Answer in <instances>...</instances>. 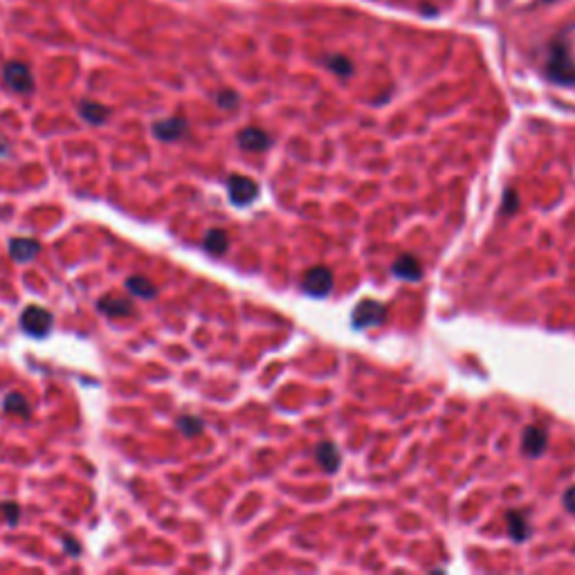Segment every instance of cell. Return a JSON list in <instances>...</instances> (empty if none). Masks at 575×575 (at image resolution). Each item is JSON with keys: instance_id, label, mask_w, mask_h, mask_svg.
Here are the masks:
<instances>
[{"instance_id": "obj_14", "label": "cell", "mask_w": 575, "mask_h": 575, "mask_svg": "<svg viewBox=\"0 0 575 575\" xmlns=\"http://www.w3.org/2000/svg\"><path fill=\"white\" fill-rule=\"evenodd\" d=\"M126 290L135 296H142V299H153L158 294V288L147 276H129L126 279Z\"/></svg>"}, {"instance_id": "obj_4", "label": "cell", "mask_w": 575, "mask_h": 575, "mask_svg": "<svg viewBox=\"0 0 575 575\" xmlns=\"http://www.w3.org/2000/svg\"><path fill=\"white\" fill-rule=\"evenodd\" d=\"M332 288V274L328 267H314L303 276V292L312 296H326Z\"/></svg>"}, {"instance_id": "obj_16", "label": "cell", "mask_w": 575, "mask_h": 575, "mask_svg": "<svg viewBox=\"0 0 575 575\" xmlns=\"http://www.w3.org/2000/svg\"><path fill=\"white\" fill-rule=\"evenodd\" d=\"M508 519V533L512 539H517V542H524V539L528 537V524H526V517L521 515V512L517 510H512L506 515Z\"/></svg>"}, {"instance_id": "obj_3", "label": "cell", "mask_w": 575, "mask_h": 575, "mask_svg": "<svg viewBox=\"0 0 575 575\" xmlns=\"http://www.w3.org/2000/svg\"><path fill=\"white\" fill-rule=\"evenodd\" d=\"M3 79L5 84L14 90V93H21V95H30L34 90V77L30 68L25 66L21 61H12L7 63L3 68Z\"/></svg>"}, {"instance_id": "obj_1", "label": "cell", "mask_w": 575, "mask_h": 575, "mask_svg": "<svg viewBox=\"0 0 575 575\" xmlns=\"http://www.w3.org/2000/svg\"><path fill=\"white\" fill-rule=\"evenodd\" d=\"M21 328L30 337L43 339L52 330V312L41 308V305H27L21 312Z\"/></svg>"}, {"instance_id": "obj_9", "label": "cell", "mask_w": 575, "mask_h": 575, "mask_svg": "<svg viewBox=\"0 0 575 575\" xmlns=\"http://www.w3.org/2000/svg\"><path fill=\"white\" fill-rule=\"evenodd\" d=\"M270 144H272V138L261 129H245L238 133V147L245 151L258 153V151H265Z\"/></svg>"}, {"instance_id": "obj_6", "label": "cell", "mask_w": 575, "mask_h": 575, "mask_svg": "<svg viewBox=\"0 0 575 575\" xmlns=\"http://www.w3.org/2000/svg\"><path fill=\"white\" fill-rule=\"evenodd\" d=\"M97 310L108 314V317H129V314L135 312V305L131 299H126V296L106 294L97 301Z\"/></svg>"}, {"instance_id": "obj_19", "label": "cell", "mask_w": 575, "mask_h": 575, "mask_svg": "<svg viewBox=\"0 0 575 575\" xmlns=\"http://www.w3.org/2000/svg\"><path fill=\"white\" fill-rule=\"evenodd\" d=\"M326 66H328L332 72H337V75H341V77H348L350 72H353V63H350L348 59H344V57H328V59H326Z\"/></svg>"}, {"instance_id": "obj_20", "label": "cell", "mask_w": 575, "mask_h": 575, "mask_svg": "<svg viewBox=\"0 0 575 575\" xmlns=\"http://www.w3.org/2000/svg\"><path fill=\"white\" fill-rule=\"evenodd\" d=\"M216 104L225 108V111H232V108L238 106V95L232 93V90H223V93L216 95Z\"/></svg>"}, {"instance_id": "obj_15", "label": "cell", "mask_w": 575, "mask_h": 575, "mask_svg": "<svg viewBox=\"0 0 575 575\" xmlns=\"http://www.w3.org/2000/svg\"><path fill=\"white\" fill-rule=\"evenodd\" d=\"M5 411L7 413H16V416H23V418H30L32 413V404L27 402V398L23 393L12 391L5 398Z\"/></svg>"}, {"instance_id": "obj_2", "label": "cell", "mask_w": 575, "mask_h": 575, "mask_svg": "<svg viewBox=\"0 0 575 575\" xmlns=\"http://www.w3.org/2000/svg\"><path fill=\"white\" fill-rule=\"evenodd\" d=\"M227 194H229V200L236 205V207H245L249 202L256 200L258 196V185L254 182L252 178L247 176H238L234 173L227 180Z\"/></svg>"}, {"instance_id": "obj_8", "label": "cell", "mask_w": 575, "mask_h": 575, "mask_svg": "<svg viewBox=\"0 0 575 575\" xmlns=\"http://www.w3.org/2000/svg\"><path fill=\"white\" fill-rule=\"evenodd\" d=\"M41 252V243L34 238H12L9 241V254L18 263H30Z\"/></svg>"}, {"instance_id": "obj_11", "label": "cell", "mask_w": 575, "mask_h": 575, "mask_svg": "<svg viewBox=\"0 0 575 575\" xmlns=\"http://www.w3.org/2000/svg\"><path fill=\"white\" fill-rule=\"evenodd\" d=\"M546 447V434L539 427H528L524 431V438H521V449L528 456H539Z\"/></svg>"}, {"instance_id": "obj_7", "label": "cell", "mask_w": 575, "mask_h": 575, "mask_svg": "<svg viewBox=\"0 0 575 575\" xmlns=\"http://www.w3.org/2000/svg\"><path fill=\"white\" fill-rule=\"evenodd\" d=\"M384 319V305L377 301H362L353 312V323L355 328L364 326H375Z\"/></svg>"}, {"instance_id": "obj_23", "label": "cell", "mask_w": 575, "mask_h": 575, "mask_svg": "<svg viewBox=\"0 0 575 575\" xmlns=\"http://www.w3.org/2000/svg\"><path fill=\"white\" fill-rule=\"evenodd\" d=\"M517 207H519V198H517V194H510V191H508V194H506V205H503V211H510V209L515 211Z\"/></svg>"}, {"instance_id": "obj_17", "label": "cell", "mask_w": 575, "mask_h": 575, "mask_svg": "<svg viewBox=\"0 0 575 575\" xmlns=\"http://www.w3.org/2000/svg\"><path fill=\"white\" fill-rule=\"evenodd\" d=\"M229 247V238L223 229H209L205 236V249L211 252V254H223L225 249Z\"/></svg>"}, {"instance_id": "obj_24", "label": "cell", "mask_w": 575, "mask_h": 575, "mask_svg": "<svg viewBox=\"0 0 575 575\" xmlns=\"http://www.w3.org/2000/svg\"><path fill=\"white\" fill-rule=\"evenodd\" d=\"M564 506H566V510L573 512V515H575V485H573V488H571L569 492L564 494Z\"/></svg>"}, {"instance_id": "obj_22", "label": "cell", "mask_w": 575, "mask_h": 575, "mask_svg": "<svg viewBox=\"0 0 575 575\" xmlns=\"http://www.w3.org/2000/svg\"><path fill=\"white\" fill-rule=\"evenodd\" d=\"M63 546H66V551H68V555H79L81 553V546L77 544V539L75 537H70V535H66L63 537Z\"/></svg>"}, {"instance_id": "obj_12", "label": "cell", "mask_w": 575, "mask_h": 575, "mask_svg": "<svg viewBox=\"0 0 575 575\" xmlns=\"http://www.w3.org/2000/svg\"><path fill=\"white\" fill-rule=\"evenodd\" d=\"M79 113L81 117L88 122V124H104L108 117H111V111L104 106V104H99V102H90V99H84V102L79 104Z\"/></svg>"}, {"instance_id": "obj_5", "label": "cell", "mask_w": 575, "mask_h": 575, "mask_svg": "<svg viewBox=\"0 0 575 575\" xmlns=\"http://www.w3.org/2000/svg\"><path fill=\"white\" fill-rule=\"evenodd\" d=\"M153 135L162 142H176L187 135V120L185 117H169L153 124Z\"/></svg>"}, {"instance_id": "obj_13", "label": "cell", "mask_w": 575, "mask_h": 575, "mask_svg": "<svg viewBox=\"0 0 575 575\" xmlns=\"http://www.w3.org/2000/svg\"><path fill=\"white\" fill-rule=\"evenodd\" d=\"M391 272L398 279H407V281H418L420 279V265L413 256H400L391 265Z\"/></svg>"}, {"instance_id": "obj_18", "label": "cell", "mask_w": 575, "mask_h": 575, "mask_svg": "<svg viewBox=\"0 0 575 575\" xmlns=\"http://www.w3.org/2000/svg\"><path fill=\"white\" fill-rule=\"evenodd\" d=\"M202 427H205V422L200 418H196V416H182V418L178 420V429L182 431L185 436H189V438H194V436L200 434Z\"/></svg>"}, {"instance_id": "obj_25", "label": "cell", "mask_w": 575, "mask_h": 575, "mask_svg": "<svg viewBox=\"0 0 575 575\" xmlns=\"http://www.w3.org/2000/svg\"><path fill=\"white\" fill-rule=\"evenodd\" d=\"M5 155H9V149H7V144L0 140V158H5Z\"/></svg>"}, {"instance_id": "obj_10", "label": "cell", "mask_w": 575, "mask_h": 575, "mask_svg": "<svg viewBox=\"0 0 575 575\" xmlns=\"http://www.w3.org/2000/svg\"><path fill=\"white\" fill-rule=\"evenodd\" d=\"M314 458H317V463L326 472H335L339 467V463H341V456L337 452V447L332 443H328V440H321V443L317 445V449H314Z\"/></svg>"}, {"instance_id": "obj_21", "label": "cell", "mask_w": 575, "mask_h": 575, "mask_svg": "<svg viewBox=\"0 0 575 575\" xmlns=\"http://www.w3.org/2000/svg\"><path fill=\"white\" fill-rule=\"evenodd\" d=\"M0 512L5 515V519H7L9 526H14L16 521H18V517H21V508H18L16 503H12V501L3 503V506H0Z\"/></svg>"}]
</instances>
